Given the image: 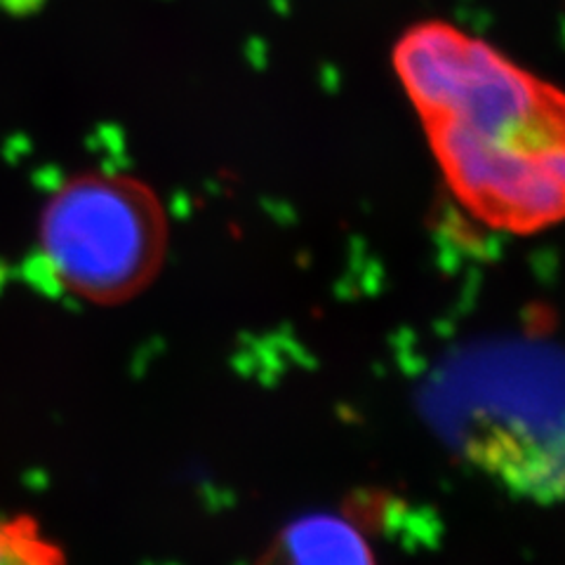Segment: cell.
Masks as SVG:
<instances>
[{"label":"cell","mask_w":565,"mask_h":565,"mask_svg":"<svg viewBox=\"0 0 565 565\" xmlns=\"http://www.w3.org/2000/svg\"><path fill=\"white\" fill-rule=\"evenodd\" d=\"M440 380L452 440L479 467L540 498L565 494V356L552 347L500 344Z\"/></svg>","instance_id":"cell-1"},{"label":"cell","mask_w":565,"mask_h":565,"mask_svg":"<svg viewBox=\"0 0 565 565\" xmlns=\"http://www.w3.org/2000/svg\"><path fill=\"white\" fill-rule=\"evenodd\" d=\"M259 565H377L361 530L334 514H307L276 535Z\"/></svg>","instance_id":"cell-4"},{"label":"cell","mask_w":565,"mask_h":565,"mask_svg":"<svg viewBox=\"0 0 565 565\" xmlns=\"http://www.w3.org/2000/svg\"><path fill=\"white\" fill-rule=\"evenodd\" d=\"M455 196L481 222L535 234L565 222V93L550 85L527 111L498 126L424 122Z\"/></svg>","instance_id":"cell-3"},{"label":"cell","mask_w":565,"mask_h":565,"mask_svg":"<svg viewBox=\"0 0 565 565\" xmlns=\"http://www.w3.org/2000/svg\"><path fill=\"white\" fill-rule=\"evenodd\" d=\"M39 247L52 278L81 302L116 307L145 292L168 255V217L137 177L83 172L45 201Z\"/></svg>","instance_id":"cell-2"},{"label":"cell","mask_w":565,"mask_h":565,"mask_svg":"<svg viewBox=\"0 0 565 565\" xmlns=\"http://www.w3.org/2000/svg\"><path fill=\"white\" fill-rule=\"evenodd\" d=\"M0 565H68L62 546L29 514H0Z\"/></svg>","instance_id":"cell-5"}]
</instances>
